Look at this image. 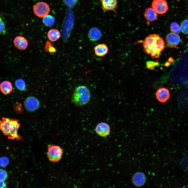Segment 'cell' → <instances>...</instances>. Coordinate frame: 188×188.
<instances>
[{"label":"cell","mask_w":188,"mask_h":188,"mask_svg":"<svg viewBox=\"0 0 188 188\" xmlns=\"http://www.w3.org/2000/svg\"><path fill=\"white\" fill-rule=\"evenodd\" d=\"M90 97V92L88 88L84 85H81L75 88L72 100L75 104L81 106L87 104L89 101Z\"/></svg>","instance_id":"3957f363"},{"label":"cell","mask_w":188,"mask_h":188,"mask_svg":"<svg viewBox=\"0 0 188 188\" xmlns=\"http://www.w3.org/2000/svg\"><path fill=\"white\" fill-rule=\"evenodd\" d=\"M156 95L157 99L160 102L164 103L169 99L170 93L168 89L165 87H162L157 90Z\"/></svg>","instance_id":"8fae6325"},{"label":"cell","mask_w":188,"mask_h":188,"mask_svg":"<svg viewBox=\"0 0 188 188\" xmlns=\"http://www.w3.org/2000/svg\"><path fill=\"white\" fill-rule=\"evenodd\" d=\"M108 48L104 43L99 44L94 48V51L96 55L100 57H104L108 52Z\"/></svg>","instance_id":"5bb4252c"},{"label":"cell","mask_w":188,"mask_h":188,"mask_svg":"<svg viewBox=\"0 0 188 188\" xmlns=\"http://www.w3.org/2000/svg\"><path fill=\"white\" fill-rule=\"evenodd\" d=\"M146 181L145 175L143 173L139 172L135 173L132 178V181L134 185L140 186L144 185Z\"/></svg>","instance_id":"7c38bea8"},{"label":"cell","mask_w":188,"mask_h":188,"mask_svg":"<svg viewBox=\"0 0 188 188\" xmlns=\"http://www.w3.org/2000/svg\"><path fill=\"white\" fill-rule=\"evenodd\" d=\"M170 29L172 32L175 33L179 34L180 32V26L176 22H173L171 24Z\"/></svg>","instance_id":"44dd1931"},{"label":"cell","mask_w":188,"mask_h":188,"mask_svg":"<svg viewBox=\"0 0 188 188\" xmlns=\"http://www.w3.org/2000/svg\"><path fill=\"white\" fill-rule=\"evenodd\" d=\"M7 184L4 181H0V188H6Z\"/></svg>","instance_id":"83f0119b"},{"label":"cell","mask_w":188,"mask_h":188,"mask_svg":"<svg viewBox=\"0 0 188 188\" xmlns=\"http://www.w3.org/2000/svg\"><path fill=\"white\" fill-rule=\"evenodd\" d=\"M64 4L70 7L74 6L77 3L78 0H63Z\"/></svg>","instance_id":"484cf974"},{"label":"cell","mask_w":188,"mask_h":188,"mask_svg":"<svg viewBox=\"0 0 188 188\" xmlns=\"http://www.w3.org/2000/svg\"><path fill=\"white\" fill-rule=\"evenodd\" d=\"M169 61L171 62H172L173 61V60L172 58H170L169 60Z\"/></svg>","instance_id":"f546056e"},{"label":"cell","mask_w":188,"mask_h":188,"mask_svg":"<svg viewBox=\"0 0 188 188\" xmlns=\"http://www.w3.org/2000/svg\"><path fill=\"white\" fill-rule=\"evenodd\" d=\"M101 7L104 11H113L116 13L118 5L117 0H99Z\"/></svg>","instance_id":"30bf717a"},{"label":"cell","mask_w":188,"mask_h":188,"mask_svg":"<svg viewBox=\"0 0 188 188\" xmlns=\"http://www.w3.org/2000/svg\"><path fill=\"white\" fill-rule=\"evenodd\" d=\"M165 40L167 45L170 48H175L180 41V37L177 34L170 32L166 35Z\"/></svg>","instance_id":"ba28073f"},{"label":"cell","mask_w":188,"mask_h":188,"mask_svg":"<svg viewBox=\"0 0 188 188\" xmlns=\"http://www.w3.org/2000/svg\"><path fill=\"white\" fill-rule=\"evenodd\" d=\"M33 10L35 14L37 16L43 18L48 15L50 8L47 3L41 2L37 3L34 5Z\"/></svg>","instance_id":"5b68a950"},{"label":"cell","mask_w":188,"mask_h":188,"mask_svg":"<svg viewBox=\"0 0 188 188\" xmlns=\"http://www.w3.org/2000/svg\"><path fill=\"white\" fill-rule=\"evenodd\" d=\"M144 15L146 19L149 21L155 20L157 18V13L152 8H148L145 10Z\"/></svg>","instance_id":"e0dca14e"},{"label":"cell","mask_w":188,"mask_h":188,"mask_svg":"<svg viewBox=\"0 0 188 188\" xmlns=\"http://www.w3.org/2000/svg\"><path fill=\"white\" fill-rule=\"evenodd\" d=\"M55 22L54 17L50 15H47L43 18V22L46 26L51 27L53 26Z\"/></svg>","instance_id":"d6986e66"},{"label":"cell","mask_w":188,"mask_h":188,"mask_svg":"<svg viewBox=\"0 0 188 188\" xmlns=\"http://www.w3.org/2000/svg\"><path fill=\"white\" fill-rule=\"evenodd\" d=\"M102 36L100 30L97 27H93L89 30L88 34V37L90 41L95 42L99 40Z\"/></svg>","instance_id":"9a60e30c"},{"label":"cell","mask_w":188,"mask_h":188,"mask_svg":"<svg viewBox=\"0 0 188 188\" xmlns=\"http://www.w3.org/2000/svg\"><path fill=\"white\" fill-rule=\"evenodd\" d=\"M3 21L0 16V32L2 31L3 28Z\"/></svg>","instance_id":"f1b7e54d"},{"label":"cell","mask_w":188,"mask_h":188,"mask_svg":"<svg viewBox=\"0 0 188 188\" xmlns=\"http://www.w3.org/2000/svg\"><path fill=\"white\" fill-rule=\"evenodd\" d=\"M15 86L19 90L21 91L26 90V84L24 81L21 79L16 80L15 82Z\"/></svg>","instance_id":"ffe728a7"},{"label":"cell","mask_w":188,"mask_h":188,"mask_svg":"<svg viewBox=\"0 0 188 188\" xmlns=\"http://www.w3.org/2000/svg\"><path fill=\"white\" fill-rule=\"evenodd\" d=\"M11 83L9 81L5 80L0 84V89L4 95L10 94L13 90Z\"/></svg>","instance_id":"2e32d148"},{"label":"cell","mask_w":188,"mask_h":188,"mask_svg":"<svg viewBox=\"0 0 188 188\" xmlns=\"http://www.w3.org/2000/svg\"><path fill=\"white\" fill-rule=\"evenodd\" d=\"M44 49L46 51L49 52L52 54H54L56 51V49L53 46L52 43L49 41L46 42Z\"/></svg>","instance_id":"603a6c76"},{"label":"cell","mask_w":188,"mask_h":188,"mask_svg":"<svg viewBox=\"0 0 188 188\" xmlns=\"http://www.w3.org/2000/svg\"><path fill=\"white\" fill-rule=\"evenodd\" d=\"M96 133L102 137L109 135L110 132L109 125L107 123L102 122L97 124L95 129Z\"/></svg>","instance_id":"9c48e42d"},{"label":"cell","mask_w":188,"mask_h":188,"mask_svg":"<svg viewBox=\"0 0 188 188\" xmlns=\"http://www.w3.org/2000/svg\"><path fill=\"white\" fill-rule=\"evenodd\" d=\"M13 108L16 113L19 114L21 112V105L20 104L17 103H15L13 105Z\"/></svg>","instance_id":"4316f807"},{"label":"cell","mask_w":188,"mask_h":188,"mask_svg":"<svg viewBox=\"0 0 188 188\" xmlns=\"http://www.w3.org/2000/svg\"><path fill=\"white\" fill-rule=\"evenodd\" d=\"M20 126L19 120L17 119L2 117L0 120V130L9 139H21L18 134Z\"/></svg>","instance_id":"7a4b0ae2"},{"label":"cell","mask_w":188,"mask_h":188,"mask_svg":"<svg viewBox=\"0 0 188 188\" xmlns=\"http://www.w3.org/2000/svg\"><path fill=\"white\" fill-rule=\"evenodd\" d=\"M26 109L29 111H34L37 110L40 105L38 99L33 96L28 97L25 100L24 103Z\"/></svg>","instance_id":"52a82bcc"},{"label":"cell","mask_w":188,"mask_h":188,"mask_svg":"<svg viewBox=\"0 0 188 188\" xmlns=\"http://www.w3.org/2000/svg\"><path fill=\"white\" fill-rule=\"evenodd\" d=\"M180 30L184 34H188V19H185L182 21L180 24Z\"/></svg>","instance_id":"7402d4cb"},{"label":"cell","mask_w":188,"mask_h":188,"mask_svg":"<svg viewBox=\"0 0 188 188\" xmlns=\"http://www.w3.org/2000/svg\"><path fill=\"white\" fill-rule=\"evenodd\" d=\"M142 45L144 51L153 58L158 57L165 47L163 38L156 34L148 36L143 41Z\"/></svg>","instance_id":"6da1fadb"},{"label":"cell","mask_w":188,"mask_h":188,"mask_svg":"<svg viewBox=\"0 0 188 188\" xmlns=\"http://www.w3.org/2000/svg\"><path fill=\"white\" fill-rule=\"evenodd\" d=\"M47 35L48 38L50 41L55 42L60 38L61 33L57 29L53 28L48 31Z\"/></svg>","instance_id":"ac0fdd59"},{"label":"cell","mask_w":188,"mask_h":188,"mask_svg":"<svg viewBox=\"0 0 188 188\" xmlns=\"http://www.w3.org/2000/svg\"><path fill=\"white\" fill-rule=\"evenodd\" d=\"M9 163V160L7 157H2L0 158V166H1L5 167Z\"/></svg>","instance_id":"cb8c5ba5"},{"label":"cell","mask_w":188,"mask_h":188,"mask_svg":"<svg viewBox=\"0 0 188 188\" xmlns=\"http://www.w3.org/2000/svg\"><path fill=\"white\" fill-rule=\"evenodd\" d=\"M63 151L58 146L49 145L48 146L47 155L49 160L51 162H57L61 159Z\"/></svg>","instance_id":"277c9868"},{"label":"cell","mask_w":188,"mask_h":188,"mask_svg":"<svg viewBox=\"0 0 188 188\" xmlns=\"http://www.w3.org/2000/svg\"><path fill=\"white\" fill-rule=\"evenodd\" d=\"M13 43L16 48L21 50L26 49L28 44L27 39L21 36H17L15 37Z\"/></svg>","instance_id":"4fadbf2b"},{"label":"cell","mask_w":188,"mask_h":188,"mask_svg":"<svg viewBox=\"0 0 188 188\" xmlns=\"http://www.w3.org/2000/svg\"><path fill=\"white\" fill-rule=\"evenodd\" d=\"M152 8L159 14H163L168 11V7L165 0H153L152 3Z\"/></svg>","instance_id":"8992f818"},{"label":"cell","mask_w":188,"mask_h":188,"mask_svg":"<svg viewBox=\"0 0 188 188\" xmlns=\"http://www.w3.org/2000/svg\"><path fill=\"white\" fill-rule=\"evenodd\" d=\"M8 174L7 171L3 169H0V181H5L7 178Z\"/></svg>","instance_id":"d4e9b609"}]
</instances>
